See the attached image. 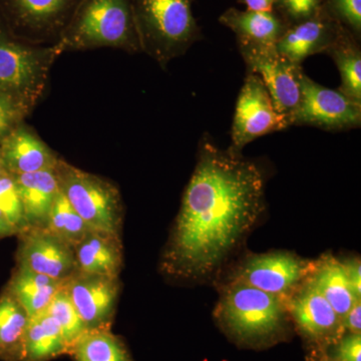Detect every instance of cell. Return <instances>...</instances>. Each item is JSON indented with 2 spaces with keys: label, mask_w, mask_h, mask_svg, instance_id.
Wrapping results in <instances>:
<instances>
[{
  "label": "cell",
  "mask_w": 361,
  "mask_h": 361,
  "mask_svg": "<svg viewBox=\"0 0 361 361\" xmlns=\"http://www.w3.org/2000/svg\"><path fill=\"white\" fill-rule=\"evenodd\" d=\"M265 204L260 166L204 135L163 256L164 271L189 281L213 279L257 224Z\"/></svg>",
  "instance_id": "obj_1"
},
{
  "label": "cell",
  "mask_w": 361,
  "mask_h": 361,
  "mask_svg": "<svg viewBox=\"0 0 361 361\" xmlns=\"http://www.w3.org/2000/svg\"><path fill=\"white\" fill-rule=\"evenodd\" d=\"M213 315L230 338L249 348H265L284 341L290 329L284 299L236 281L220 287Z\"/></svg>",
  "instance_id": "obj_2"
},
{
  "label": "cell",
  "mask_w": 361,
  "mask_h": 361,
  "mask_svg": "<svg viewBox=\"0 0 361 361\" xmlns=\"http://www.w3.org/2000/svg\"><path fill=\"white\" fill-rule=\"evenodd\" d=\"M54 47L59 54L101 47L141 52L133 0H80Z\"/></svg>",
  "instance_id": "obj_3"
},
{
  "label": "cell",
  "mask_w": 361,
  "mask_h": 361,
  "mask_svg": "<svg viewBox=\"0 0 361 361\" xmlns=\"http://www.w3.org/2000/svg\"><path fill=\"white\" fill-rule=\"evenodd\" d=\"M193 0H133L135 25L146 52L165 68L200 37Z\"/></svg>",
  "instance_id": "obj_4"
},
{
  "label": "cell",
  "mask_w": 361,
  "mask_h": 361,
  "mask_svg": "<svg viewBox=\"0 0 361 361\" xmlns=\"http://www.w3.org/2000/svg\"><path fill=\"white\" fill-rule=\"evenodd\" d=\"M59 54L54 44H30L0 20V92L32 110L44 94L52 63Z\"/></svg>",
  "instance_id": "obj_5"
},
{
  "label": "cell",
  "mask_w": 361,
  "mask_h": 361,
  "mask_svg": "<svg viewBox=\"0 0 361 361\" xmlns=\"http://www.w3.org/2000/svg\"><path fill=\"white\" fill-rule=\"evenodd\" d=\"M56 174L61 193L90 229L120 236L123 203L115 185L61 159Z\"/></svg>",
  "instance_id": "obj_6"
},
{
  "label": "cell",
  "mask_w": 361,
  "mask_h": 361,
  "mask_svg": "<svg viewBox=\"0 0 361 361\" xmlns=\"http://www.w3.org/2000/svg\"><path fill=\"white\" fill-rule=\"evenodd\" d=\"M313 260L289 251L250 254L233 270L228 281L249 285L286 300L310 276Z\"/></svg>",
  "instance_id": "obj_7"
},
{
  "label": "cell",
  "mask_w": 361,
  "mask_h": 361,
  "mask_svg": "<svg viewBox=\"0 0 361 361\" xmlns=\"http://www.w3.org/2000/svg\"><path fill=\"white\" fill-rule=\"evenodd\" d=\"M288 128V120L278 111L260 78L247 73L235 108L230 151L241 155L247 145L258 137Z\"/></svg>",
  "instance_id": "obj_8"
},
{
  "label": "cell",
  "mask_w": 361,
  "mask_h": 361,
  "mask_svg": "<svg viewBox=\"0 0 361 361\" xmlns=\"http://www.w3.org/2000/svg\"><path fill=\"white\" fill-rule=\"evenodd\" d=\"M237 44L247 73H255L260 78L278 111L290 122L291 116L300 104L302 66H297L285 58L276 47L240 42Z\"/></svg>",
  "instance_id": "obj_9"
},
{
  "label": "cell",
  "mask_w": 361,
  "mask_h": 361,
  "mask_svg": "<svg viewBox=\"0 0 361 361\" xmlns=\"http://www.w3.org/2000/svg\"><path fill=\"white\" fill-rule=\"evenodd\" d=\"M80 2V0H0V20L16 37L33 44L49 39L58 40Z\"/></svg>",
  "instance_id": "obj_10"
},
{
  "label": "cell",
  "mask_w": 361,
  "mask_h": 361,
  "mask_svg": "<svg viewBox=\"0 0 361 361\" xmlns=\"http://www.w3.org/2000/svg\"><path fill=\"white\" fill-rule=\"evenodd\" d=\"M290 127L310 126L330 132L358 129L361 126V104L317 84L303 73L301 99L290 118Z\"/></svg>",
  "instance_id": "obj_11"
},
{
  "label": "cell",
  "mask_w": 361,
  "mask_h": 361,
  "mask_svg": "<svg viewBox=\"0 0 361 361\" xmlns=\"http://www.w3.org/2000/svg\"><path fill=\"white\" fill-rule=\"evenodd\" d=\"M285 301L292 323L310 349L326 351L346 334L341 316L307 280Z\"/></svg>",
  "instance_id": "obj_12"
},
{
  "label": "cell",
  "mask_w": 361,
  "mask_h": 361,
  "mask_svg": "<svg viewBox=\"0 0 361 361\" xmlns=\"http://www.w3.org/2000/svg\"><path fill=\"white\" fill-rule=\"evenodd\" d=\"M18 234V267L63 282L77 273L73 247L44 227H28Z\"/></svg>",
  "instance_id": "obj_13"
},
{
  "label": "cell",
  "mask_w": 361,
  "mask_h": 361,
  "mask_svg": "<svg viewBox=\"0 0 361 361\" xmlns=\"http://www.w3.org/2000/svg\"><path fill=\"white\" fill-rule=\"evenodd\" d=\"M63 287L87 329H110L120 291L118 278L75 273Z\"/></svg>",
  "instance_id": "obj_14"
},
{
  "label": "cell",
  "mask_w": 361,
  "mask_h": 361,
  "mask_svg": "<svg viewBox=\"0 0 361 361\" xmlns=\"http://www.w3.org/2000/svg\"><path fill=\"white\" fill-rule=\"evenodd\" d=\"M343 26L323 6L308 20L289 25L276 44L277 51L297 66L314 54L326 52L334 44Z\"/></svg>",
  "instance_id": "obj_15"
},
{
  "label": "cell",
  "mask_w": 361,
  "mask_h": 361,
  "mask_svg": "<svg viewBox=\"0 0 361 361\" xmlns=\"http://www.w3.org/2000/svg\"><path fill=\"white\" fill-rule=\"evenodd\" d=\"M0 157L11 175L54 170L59 161L39 135L23 123L1 140Z\"/></svg>",
  "instance_id": "obj_16"
},
{
  "label": "cell",
  "mask_w": 361,
  "mask_h": 361,
  "mask_svg": "<svg viewBox=\"0 0 361 361\" xmlns=\"http://www.w3.org/2000/svg\"><path fill=\"white\" fill-rule=\"evenodd\" d=\"M73 252L78 273L118 278L123 267V246L118 235L92 230L73 247Z\"/></svg>",
  "instance_id": "obj_17"
},
{
  "label": "cell",
  "mask_w": 361,
  "mask_h": 361,
  "mask_svg": "<svg viewBox=\"0 0 361 361\" xmlns=\"http://www.w3.org/2000/svg\"><path fill=\"white\" fill-rule=\"evenodd\" d=\"M220 23L235 33L237 42L261 47H276L289 26L275 9L254 11L229 8L220 16Z\"/></svg>",
  "instance_id": "obj_18"
},
{
  "label": "cell",
  "mask_w": 361,
  "mask_h": 361,
  "mask_svg": "<svg viewBox=\"0 0 361 361\" xmlns=\"http://www.w3.org/2000/svg\"><path fill=\"white\" fill-rule=\"evenodd\" d=\"M28 227H44L54 200L61 192L54 170L13 175Z\"/></svg>",
  "instance_id": "obj_19"
},
{
  "label": "cell",
  "mask_w": 361,
  "mask_h": 361,
  "mask_svg": "<svg viewBox=\"0 0 361 361\" xmlns=\"http://www.w3.org/2000/svg\"><path fill=\"white\" fill-rule=\"evenodd\" d=\"M307 281L326 299L342 320L353 306L361 301L351 289L342 261L331 254L313 260Z\"/></svg>",
  "instance_id": "obj_20"
},
{
  "label": "cell",
  "mask_w": 361,
  "mask_h": 361,
  "mask_svg": "<svg viewBox=\"0 0 361 361\" xmlns=\"http://www.w3.org/2000/svg\"><path fill=\"white\" fill-rule=\"evenodd\" d=\"M63 283L65 282L18 267L6 291L20 304L28 317H33L47 310Z\"/></svg>",
  "instance_id": "obj_21"
},
{
  "label": "cell",
  "mask_w": 361,
  "mask_h": 361,
  "mask_svg": "<svg viewBox=\"0 0 361 361\" xmlns=\"http://www.w3.org/2000/svg\"><path fill=\"white\" fill-rule=\"evenodd\" d=\"M68 353L58 323L47 311L30 317L23 361H47Z\"/></svg>",
  "instance_id": "obj_22"
},
{
  "label": "cell",
  "mask_w": 361,
  "mask_h": 361,
  "mask_svg": "<svg viewBox=\"0 0 361 361\" xmlns=\"http://www.w3.org/2000/svg\"><path fill=\"white\" fill-rule=\"evenodd\" d=\"M27 313L8 291L0 296V360L23 361Z\"/></svg>",
  "instance_id": "obj_23"
},
{
  "label": "cell",
  "mask_w": 361,
  "mask_h": 361,
  "mask_svg": "<svg viewBox=\"0 0 361 361\" xmlns=\"http://www.w3.org/2000/svg\"><path fill=\"white\" fill-rule=\"evenodd\" d=\"M341 75L339 90L349 99L361 104V49L360 39L345 27L327 49Z\"/></svg>",
  "instance_id": "obj_24"
},
{
  "label": "cell",
  "mask_w": 361,
  "mask_h": 361,
  "mask_svg": "<svg viewBox=\"0 0 361 361\" xmlns=\"http://www.w3.org/2000/svg\"><path fill=\"white\" fill-rule=\"evenodd\" d=\"M70 353L77 361H132L122 341L110 329L87 330Z\"/></svg>",
  "instance_id": "obj_25"
},
{
  "label": "cell",
  "mask_w": 361,
  "mask_h": 361,
  "mask_svg": "<svg viewBox=\"0 0 361 361\" xmlns=\"http://www.w3.org/2000/svg\"><path fill=\"white\" fill-rule=\"evenodd\" d=\"M44 228L73 248L92 231L61 192L54 200Z\"/></svg>",
  "instance_id": "obj_26"
},
{
  "label": "cell",
  "mask_w": 361,
  "mask_h": 361,
  "mask_svg": "<svg viewBox=\"0 0 361 361\" xmlns=\"http://www.w3.org/2000/svg\"><path fill=\"white\" fill-rule=\"evenodd\" d=\"M45 311L58 323L70 353L73 344L87 329L63 285L56 292Z\"/></svg>",
  "instance_id": "obj_27"
},
{
  "label": "cell",
  "mask_w": 361,
  "mask_h": 361,
  "mask_svg": "<svg viewBox=\"0 0 361 361\" xmlns=\"http://www.w3.org/2000/svg\"><path fill=\"white\" fill-rule=\"evenodd\" d=\"M0 212L18 233L26 229L20 194L13 176L7 173L0 178Z\"/></svg>",
  "instance_id": "obj_28"
},
{
  "label": "cell",
  "mask_w": 361,
  "mask_h": 361,
  "mask_svg": "<svg viewBox=\"0 0 361 361\" xmlns=\"http://www.w3.org/2000/svg\"><path fill=\"white\" fill-rule=\"evenodd\" d=\"M324 7L334 20L360 40L361 0H325Z\"/></svg>",
  "instance_id": "obj_29"
},
{
  "label": "cell",
  "mask_w": 361,
  "mask_h": 361,
  "mask_svg": "<svg viewBox=\"0 0 361 361\" xmlns=\"http://www.w3.org/2000/svg\"><path fill=\"white\" fill-rule=\"evenodd\" d=\"M325 0H277L274 9L287 25H292L312 18L324 6Z\"/></svg>",
  "instance_id": "obj_30"
},
{
  "label": "cell",
  "mask_w": 361,
  "mask_h": 361,
  "mask_svg": "<svg viewBox=\"0 0 361 361\" xmlns=\"http://www.w3.org/2000/svg\"><path fill=\"white\" fill-rule=\"evenodd\" d=\"M30 109L18 99L0 92V142L11 130L18 127Z\"/></svg>",
  "instance_id": "obj_31"
},
{
  "label": "cell",
  "mask_w": 361,
  "mask_h": 361,
  "mask_svg": "<svg viewBox=\"0 0 361 361\" xmlns=\"http://www.w3.org/2000/svg\"><path fill=\"white\" fill-rule=\"evenodd\" d=\"M336 360L339 361H361L360 334H344L336 344Z\"/></svg>",
  "instance_id": "obj_32"
},
{
  "label": "cell",
  "mask_w": 361,
  "mask_h": 361,
  "mask_svg": "<svg viewBox=\"0 0 361 361\" xmlns=\"http://www.w3.org/2000/svg\"><path fill=\"white\" fill-rule=\"evenodd\" d=\"M346 277L356 298L361 300V263L360 258H350L342 261Z\"/></svg>",
  "instance_id": "obj_33"
},
{
  "label": "cell",
  "mask_w": 361,
  "mask_h": 361,
  "mask_svg": "<svg viewBox=\"0 0 361 361\" xmlns=\"http://www.w3.org/2000/svg\"><path fill=\"white\" fill-rule=\"evenodd\" d=\"M343 324L348 334H361V301L356 302L348 314L344 316Z\"/></svg>",
  "instance_id": "obj_34"
},
{
  "label": "cell",
  "mask_w": 361,
  "mask_h": 361,
  "mask_svg": "<svg viewBox=\"0 0 361 361\" xmlns=\"http://www.w3.org/2000/svg\"><path fill=\"white\" fill-rule=\"evenodd\" d=\"M240 1L245 4L249 11H270L274 9L277 0H240Z\"/></svg>",
  "instance_id": "obj_35"
},
{
  "label": "cell",
  "mask_w": 361,
  "mask_h": 361,
  "mask_svg": "<svg viewBox=\"0 0 361 361\" xmlns=\"http://www.w3.org/2000/svg\"><path fill=\"white\" fill-rule=\"evenodd\" d=\"M18 234V231L13 227V225L7 221L6 216L0 212V238L2 237L11 236Z\"/></svg>",
  "instance_id": "obj_36"
},
{
  "label": "cell",
  "mask_w": 361,
  "mask_h": 361,
  "mask_svg": "<svg viewBox=\"0 0 361 361\" xmlns=\"http://www.w3.org/2000/svg\"><path fill=\"white\" fill-rule=\"evenodd\" d=\"M308 361H339L336 358L330 357L326 355L325 351L314 350V349H310V355H308Z\"/></svg>",
  "instance_id": "obj_37"
},
{
  "label": "cell",
  "mask_w": 361,
  "mask_h": 361,
  "mask_svg": "<svg viewBox=\"0 0 361 361\" xmlns=\"http://www.w3.org/2000/svg\"><path fill=\"white\" fill-rule=\"evenodd\" d=\"M7 170L6 166H4V161H2L1 157H0V178L4 177V175L7 174Z\"/></svg>",
  "instance_id": "obj_38"
}]
</instances>
